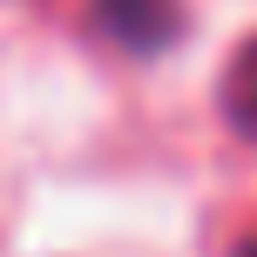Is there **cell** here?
Wrapping results in <instances>:
<instances>
[{"label": "cell", "mask_w": 257, "mask_h": 257, "mask_svg": "<svg viewBox=\"0 0 257 257\" xmlns=\"http://www.w3.org/2000/svg\"><path fill=\"white\" fill-rule=\"evenodd\" d=\"M95 21H102L128 54H149L156 41L176 34L183 14H176V0H95Z\"/></svg>", "instance_id": "1"}, {"label": "cell", "mask_w": 257, "mask_h": 257, "mask_svg": "<svg viewBox=\"0 0 257 257\" xmlns=\"http://www.w3.org/2000/svg\"><path fill=\"white\" fill-rule=\"evenodd\" d=\"M223 108H230V122L257 142V41H250V48L230 61V81H223Z\"/></svg>", "instance_id": "2"}, {"label": "cell", "mask_w": 257, "mask_h": 257, "mask_svg": "<svg viewBox=\"0 0 257 257\" xmlns=\"http://www.w3.org/2000/svg\"><path fill=\"white\" fill-rule=\"evenodd\" d=\"M237 257H257V230H250V237H244V244H237Z\"/></svg>", "instance_id": "3"}]
</instances>
